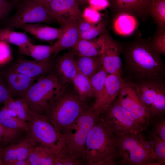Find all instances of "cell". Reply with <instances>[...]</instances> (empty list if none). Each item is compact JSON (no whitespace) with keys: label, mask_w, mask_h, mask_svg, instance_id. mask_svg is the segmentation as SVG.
I'll return each instance as SVG.
<instances>
[{"label":"cell","mask_w":165,"mask_h":165,"mask_svg":"<svg viewBox=\"0 0 165 165\" xmlns=\"http://www.w3.org/2000/svg\"><path fill=\"white\" fill-rule=\"evenodd\" d=\"M127 77L136 82L163 80L165 70L161 55L153 49L150 40L139 38L122 46Z\"/></svg>","instance_id":"cell-1"},{"label":"cell","mask_w":165,"mask_h":165,"mask_svg":"<svg viewBox=\"0 0 165 165\" xmlns=\"http://www.w3.org/2000/svg\"><path fill=\"white\" fill-rule=\"evenodd\" d=\"M121 158L115 135L101 117L88 134L84 164L115 165L119 164Z\"/></svg>","instance_id":"cell-2"},{"label":"cell","mask_w":165,"mask_h":165,"mask_svg":"<svg viewBox=\"0 0 165 165\" xmlns=\"http://www.w3.org/2000/svg\"><path fill=\"white\" fill-rule=\"evenodd\" d=\"M65 90V85L54 69L34 83L24 99L33 114L44 116Z\"/></svg>","instance_id":"cell-3"},{"label":"cell","mask_w":165,"mask_h":165,"mask_svg":"<svg viewBox=\"0 0 165 165\" xmlns=\"http://www.w3.org/2000/svg\"><path fill=\"white\" fill-rule=\"evenodd\" d=\"M143 131L115 135L116 143L123 165H157L152 145Z\"/></svg>","instance_id":"cell-4"},{"label":"cell","mask_w":165,"mask_h":165,"mask_svg":"<svg viewBox=\"0 0 165 165\" xmlns=\"http://www.w3.org/2000/svg\"><path fill=\"white\" fill-rule=\"evenodd\" d=\"M87 108L76 93L65 90L44 116L64 137L79 116Z\"/></svg>","instance_id":"cell-5"},{"label":"cell","mask_w":165,"mask_h":165,"mask_svg":"<svg viewBox=\"0 0 165 165\" xmlns=\"http://www.w3.org/2000/svg\"><path fill=\"white\" fill-rule=\"evenodd\" d=\"M100 118L101 116L92 107L87 108L79 116L64 137L69 154L81 165L84 164L86 142L88 133Z\"/></svg>","instance_id":"cell-6"},{"label":"cell","mask_w":165,"mask_h":165,"mask_svg":"<svg viewBox=\"0 0 165 165\" xmlns=\"http://www.w3.org/2000/svg\"><path fill=\"white\" fill-rule=\"evenodd\" d=\"M121 105L131 114L142 130L146 131L151 124L149 113L141 100L137 83L127 77L118 96Z\"/></svg>","instance_id":"cell-7"},{"label":"cell","mask_w":165,"mask_h":165,"mask_svg":"<svg viewBox=\"0 0 165 165\" xmlns=\"http://www.w3.org/2000/svg\"><path fill=\"white\" fill-rule=\"evenodd\" d=\"M29 123V130L27 133L38 144L52 148L58 154L67 149L64 137L45 116L33 113Z\"/></svg>","instance_id":"cell-8"},{"label":"cell","mask_w":165,"mask_h":165,"mask_svg":"<svg viewBox=\"0 0 165 165\" xmlns=\"http://www.w3.org/2000/svg\"><path fill=\"white\" fill-rule=\"evenodd\" d=\"M101 117L115 135L143 131L130 113L120 103L118 97Z\"/></svg>","instance_id":"cell-9"},{"label":"cell","mask_w":165,"mask_h":165,"mask_svg":"<svg viewBox=\"0 0 165 165\" xmlns=\"http://www.w3.org/2000/svg\"><path fill=\"white\" fill-rule=\"evenodd\" d=\"M16 6V13L9 21L8 28L11 29L26 24L50 23L54 20L36 0H21Z\"/></svg>","instance_id":"cell-10"},{"label":"cell","mask_w":165,"mask_h":165,"mask_svg":"<svg viewBox=\"0 0 165 165\" xmlns=\"http://www.w3.org/2000/svg\"><path fill=\"white\" fill-rule=\"evenodd\" d=\"M45 8L51 17L61 26L83 17L75 0H53Z\"/></svg>","instance_id":"cell-11"},{"label":"cell","mask_w":165,"mask_h":165,"mask_svg":"<svg viewBox=\"0 0 165 165\" xmlns=\"http://www.w3.org/2000/svg\"><path fill=\"white\" fill-rule=\"evenodd\" d=\"M25 137L18 138L2 148L0 156L4 165H9L13 161L27 159L38 144L28 133Z\"/></svg>","instance_id":"cell-12"},{"label":"cell","mask_w":165,"mask_h":165,"mask_svg":"<svg viewBox=\"0 0 165 165\" xmlns=\"http://www.w3.org/2000/svg\"><path fill=\"white\" fill-rule=\"evenodd\" d=\"M104 35V48L101 54L103 67L108 74L121 75L122 46L114 39L107 30Z\"/></svg>","instance_id":"cell-13"},{"label":"cell","mask_w":165,"mask_h":165,"mask_svg":"<svg viewBox=\"0 0 165 165\" xmlns=\"http://www.w3.org/2000/svg\"><path fill=\"white\" fill-rule=\"evenodd\" d=\"M9 69L34 78L37 81L55 69L54 60L51 57L42 60L21 58L13 63Z\"/></svg>","instance_id":"cell-14"},{"label":"cell","mask_w":165,"mask_h":165,"mask_svg":"<svg viewBox=\"0 0 165 165\" xmlns=\"http://www.w3.org/2000/svg\"><path fill=\"white\" fill-rule=\"evenodd\" d=\"M123 82L121 75L108 74L105 81L102 95L92 108L99 115L103 113L118 97Z\"/></svg>","instance_id":"cell-15"},{"label":"cell","mask_w":165,"mask_h":165,"mask_svg":"<svg viewBox=\"0 0 165 165\" xmlns=\"http://www.w3.org/2000/svg\"><path fill=\"white\" fill-rule=\"evenodd\" d=\"M2 76L13 99L24 98L26 92L35 79L9 69Z\"/></svg>","instance_id":"cell-16"},{"label":"cell","mask_w":165,"mask_h":165,"mask_svg":"<svg viewBox=\"0 0 165 165\" xmlns=\"http://www.w3.org/2000/svg\"><path fill=\"white\" fill-rule=\"evenodd\" d=\"M151 0H109V5L116 13L120 12L130 13L138 20H144L149 15Z\"/></svg>","instance_id":"cell-17"},{"label":"cell","mask_w":165,"mask_h":165,"mask_svg":"<svg viewBox=\"0 0 165 165\" xmlns=\"http://www.w3.org/2000/svg\"><path fill=\"white\" fill-rule=\"evenodd\" d=\"M55 69L62 83L72 82L79 72L75 55L72 51L57 57L54 60Z\"/></svg>","instance_id":"cell-18"},{"label":"cell","mask_w":165,"mask_h":165,"mask_svg":"<svg viewBox=\"0 0 165 165\" xmlns=\"http://www.w3.org/2000/svg\"><path fill=\"white\" fill-rule=\"evenodd\" d=\"M62 33L53 44L55 50V56L60 51L72 48L80 39L79 20L69 21L61 26Z\"/></svg>","instance_id":"cell-19"},{"label":"cell","mask_w":165,"mask_h":165,"mask_svg":"<svg viewBox=\"0 0 165 165\" xmlns=\"http://www.w3.org/2000/svg\"><path fill=\"white\" fill-rule=\"evenodd\" d=\"M104 33L94 38L79 39L72 48L75 56L93 57L101 55L104 48Z\"/></svg>","instance_id":"cell-20"},{"label":"cell","mask_w":165,"mask_h":165,"mask_svg":"<svg viewBox=\"0 0 165 165\" xmlns=\"http://www.w3.org/2000/svg\"><path fill=\"white\" fill-rule=\"evenodd\" d=\"M138 19L133 15L126 12L115 13L112 21V27L118 35L128 36L133 34L138 26Z\"/></svg>","instance_id":"cell-21"},{"label":"cell","mask_w":165,"mask_h":165,"mask_svg":"<svg viewBox=\"0 0 165 165\" xmlns=\"http://www.w3.org/2000/svg\"><path fill=\"white\" fill-rule=\"evenodd\" d=\"M20 28L29 33L37 39L44 41H50L59 38L62 33L60 28L43 25L38 23L26 24Z\"/></svg>","instance_id":"cell-22"},{"label":"cell","mask_w":165,"mask_h":165,"mask_svg":"<svg viewBox=\"0 0 165 165\" xmlns=\"http://www.w3.org/2000/svg\"><path fill=\"white\" fill-rule=\"evenodd\" d=\"M58 154L53 148L38 144L27 159L30 165H53Z\"/></svg>","instance_id":"cell-23"},{"label":"cell","mask_w":165,"mask_h":165,"mask_svg":"<svg viewBox=\"0 0 165 165\" xmlns=\"http://www.w3.org/2000/svg\"><path fill=\"white\" fill-rule=\"evenodd\" d=\"M163 81L147 80L136 82L139 87L141 100L149 115L155 100L159 86Z\"/></svg>","instance_id":"cell-24"},{"label":"cell","mask_w":165,"mask_h":165,"mask_svg":"<svg viewBox=\"0 0 165 165\" xmlns=\"http://www.w3.org/2000/svg\"><path fill=\"white\" fill-rule=\"evenodd\" d=\"M18 47L20 54L30 56L35 60L48 59L53 55L55 57V50L53 44L35 45L29 42Z\"/></svg>","instance_id":"cell-25"},{"label":"cell","mask_w":165,"mask_h":165,"mask_svg":"<svg viewBox=\"0 0 165 165\" xmlns=\"http://www.w3.org/2000/svg\"><path fill=\"white\" fill-rule=\"evenodd\" d=\"M107 24L105 20L92 22L82 17L79 20L80 39H92L102 35L106 31Z\"/></svg>","instance_id":"cell-26"},{"label":"cell","mask_w":165,"mask_h":165,"mask_svg":"<svg viewBox=\"0 0 165 165\" xmlns=\"http://www.w3.org/2000/svg\"><path fill=\"white\" fill-rule=\"evenodd\" d=\"M79 72L89 78L103 67L101 55L75 58Z\"/></svg>","instance_id":"cell-27"},{"label":"cell","mask_w":165,"mask_h":165,"mask_svg":"<svg viewBox=\"0 0 165 165\" xmlns=\"http://www.w3.org/2000/svg\"><path fill=\"white\" fill-rule=\"evenodd\" d=\"M75 93L82 101L93 97V93L90 79L79 72L72 81Z\"/></svg>","instance_id":"cell-28"},{"label":"cell","mask_w":165,"mask_h":165,"mask_svg":"<svg viewBox=\"0 0 165 165\" xmlns=\"http://www.w3.org/2000/svg\"><path fill=\"white\" fill-rule=\"evenodd\" d=\"M0 123L8 128L26 133L29 130V123L10 115L4 106L0 110Z\"/></svg>","instance_id":"cell-29"},{"label":"cell","mask_w":165,"mask_h":165,"mask_svg":"<svg viewBox=\"0 0 165 165\" xmlns=\"http://www.w3.org/2000/svg\"><path fill=\"white\" fill-rule=\"evenodd\" d=\"M4 105L7 108L15 111L20 119L28 123L31 121L33 113L24 98H12Z\"/></svg>","instance_id":"cell-30"},{"label":"cell","mask_w":165,"mask_h":165,"mask_svg":"<svg viewBox=\"0 0 165 165\" xmlns=\"http://www.w3.org/2000/svg\"><path fill=\"white\" fill-rule=\"evenodd\" d=\"M165 113V85L163 81L161 82L155 101L150 113L151 122L164 117Z\"/></svg>","instance_id":"cell-31"},{"label":"cell","mask_w":165,"mask_h":165,"mask_svg":"<svg viewBox=\"0 0 165 165\" xmlns=\"http://www.w3.org/2000/svg\"><path fill=\"white\" fill-rule=\"evenodd\" d=\"M148 13L156 23L157 28L165 29V0H151Z\"/></svg>","instance_id":"cell-32"},{"label":"cell","mask_w":165,"mask_h":165,"mask_svg":"<svg viewBox=\"0 0 165 165\" xmlns=\"http://www.w3.org/2000/svg\"><path fill=\"white\" fill-rule=\"evenodd\" d=\"M0 40L18 47L31 42L30 38L26 34L14 31L9 28L0 29Z\"/></svg>","instance_id":"cell-33"},{"label":"cell","mask_w":165,"mask_h":165,"mask_svg":"<svg viewBox=\"0 0 165 165\" xmlns=\"http://www.w3.org/2000/svg\"><path fill=\"white\" fill-rule=\"evenodd\" d=\"M108 74L103 67L90 78L93 93L94 103L101 97L105 88V81Z\"/></svg>","instance_id":"cell-34"},{"label":"cell","mask_w":165,"mask_h":165,"mask_svg":"<svg viewBox=\"0 0 165 165\" xmlns=\"http://www.w3.org/2000/svg\"><path fill=\"white\" fill-rule=\"evenodd\" d=\"M149 138L156 157L157 165H165V141L151 132L149 133Z\"/></svg>","instance_id":"cell-35"},{"label":"cell","mask_w":165,"mask_h":165,"mask_svg":"<svg viewBox=\"0 0 165 165\" xmlns=\"http://www.w3.org/2000/svg\"><path fill=\"white\" fill-rule=\"evenodd\" d=\"M23 132L8 128L0 123V143L2 148L20 138Z\"/></svg>","instance_id":"cell-36"},{"label":"cell","mask_w":165,"mask_h":165,"mask_svg":"<svg viewBox=\"0 0 165 165\" xmlns=\"http://www.w3.org/2000/svg\"><path fill=\"white\" fill-rule=\"evenodd\" d=\"M150 43L155 51L160 55L165 54V29L157 28Z\"/></svg>","instance_id":"cell-37"},{"label":"cell","mask_w":165,"mask_h":165,"mask_svg":"<svg viewBox=\"0 0 165 165\" xmlns=\"http://www.w3.org/2000/svg\"><path fill=\"white\" fill-rule=\"evenodd\" d=\"M12 58L11 49L8 44L0 40V65L8 63Z\"/></svg>","instance_id":"cell-38"},{"label":"cell","mask_w":165,"mask_h":165,"mask_svg":"<svg viewBox=\"0 0 165 165\" xmlns=\"http://www.w3.org/2000/svg\"><path fill=\"white\" fill-rule=\"evenodd\" d=\"M17 4L13 0H0V20L6 18Z\"/></svg>","instance_id":"cell-39"},{"label":"cell","mask_w":165,"mask_h":165,"mask_svg":"<svg viewBox=\"0 0 165 165\" xmlns=\"http://www.w3.org/2000/svg\"><path fill=\"white\" fill-rule=\"evenodd\" d=\"M153 126L151 132L156 134L165 141V118H160L152 122Z\"/></svg>","instance_id":"cell-40"},{"label":"cell","mask_w":165,"mask_h":165,"mask_svg":"<svg viewBox=\"0 0 165 165\" xmlns=\"http://www.w3.org/2000/svg\"><path fill=\"white\" fill-rule=\"evenodd\" d=\"M12 98L1 75H0V105L3 104Z\"/></svg>","instance_id":"cell-41"},{"label":"cell","mask_w":165,"mask_h":165,"mask_svg":"<svg viewBox=\"0 0 165 165\" xmlns=\"http://www.w3.org/2000/svg\"><path fill=\"white\" fill-rule=\"evenodd\" d=\"M88 3L90 7L95 10L105 9L109 5L108 0H89Z\"/></svg>","instance_id":"cell-42"},{"label":"cell","mask_w":165,"mask_h":165,"mask_svg":"<svg viewBox=\"0 0 165 165\" xmlns=\"http://www.w3.org/2000/svg\"><path fill=\"white\" fill-rule=\"evenodd\" d=\"M9 165H30V164L28 159H27L13 161Z\"/></svg>","instance_id":"cell-43"},{"label":"cell","mask_w":165,"mask_h":165,"mask_svg":"<svg viewBox=\"0 0 165 165\" xmlns=\"http://www.w3.org/2000/svg\"><path fill=\"white\" fill-rule=\"evenodd\" d=\"M43 7L45 8L53 0H36Z\"/></svg>","instance_id":"cell-44"},{"label":"cell","mask_w":165,"mask_h":165,"mask_svg":"<svg viewBox=\"0 0 165 165\" xmlns=\"http://www.w3.org/2000/svg\"><path fill=\"white\" fill-rule=\"evenodd\" d=\"M77 2L78 5L82 6L88 3L89 0H75Z\"/></svg>","instance_id":"cell-45"},{"label":"cell","mask_w":165,"mask_h":165,"mask_svg":"<svg viewBox=\"0 0 165 165\" xmlns=\"http://www.w3.org/2000/svg\"><path fill=\"white\" fill-rule=\"evenodd\" d=\"M0 165H4V163L1 159L0 156Z\"/></svg>","instance_id":"cell-46"},{"label":"cell","mask_w":165,"mask_h":165,"mask_svg":"<svg viewBox=\"0 0 165 165\" xmlns=\"http://www.w3.org/2000/svg\"><path fill=\"white\" fill-rule=\"evenodd\" d=\"M15 3H17L19 2L21 0H12Z\"/></svg>","instance_id":"cell-47"},{"label":"cell","mask_w":165,"mask_h":165,"mask_svg":"<svg viewBox=\"0 0 165 165\" xmlns=\"http://www.w3.org/2000/svg\"><path fill=\"white\" fill-rule=\"evenodd\" d=\"M2 148V147L1 146V145H0V150H1V148Z\"/></svg>","instance_id":"cell-48"}]
</instances>
